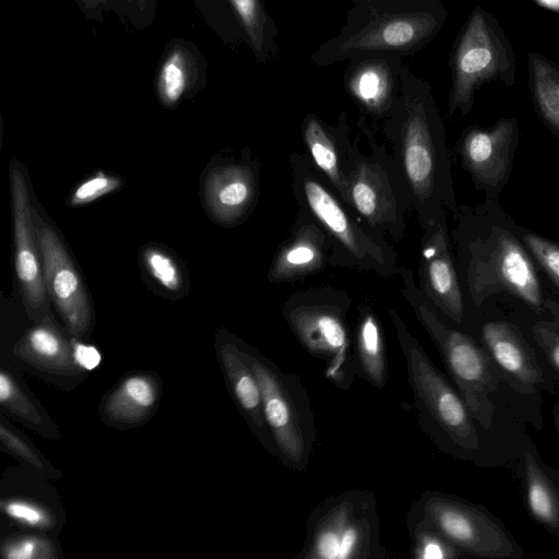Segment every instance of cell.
<instances>
[{"label":"cell","mask_w":559,"mask_h":559,"mask_svg":"<svg viewBox=\"0 0 559 559\" xmlns=\"http://www.w3.org/2000/svg\"><path fill=\"white\" fill-rule=\"evenodd\" d=\"M142 263L148 276L165 292L175 294L183 290V273L176 259L159 246L142 250Z\"/></svg>","instance_id":"32"},{"label":"cell","mask_w":559,"mask_h":559,"mask_svg":"<svg viewBox=\"0 0 559 559\" xmlns=\"http://www.w3.org/2000/svg\"><path fill=\"white\" fill-rule=\"evenodd\" d=\"M328 265H347L346 259L325 228L302 206L290 235L280 246L266 277L287 283L313 275Z\"/></svg>","instance_id":"18"},{"label":"cell","mask_w":559,"mask_h":559,"mask_svg":"<svg viewBox=\"0 0 559 559\" xmlns=\"http://www.w3.org/2000/svg\"><path fill=\"white\" fill-rule=\"evenodd\" d=\"M122 182L123 180L120 177L98 171L75 187L70 198V205L82 206L88 204L119 189Z\"/></svg>","instance_id":"37"},{"label":"cell","mask_w":559,"mask_h":559,"mask_svg":"<svg viewBox=\"0 0 559 559\" xmlns=\"http://www.w3.org/2000/svg\"><path fill=\"white\" fill-rule=\"evenodd\" d=\"M402 295L426 330L474 419L489 430L520 428V415L509 404L496 403L504 380L478 340L445 323L415 283L413 272L401 267ZM521 418V417H520Z\"/></svg>","instance_id":"5"},{"label":"cell","mask_w":559,"mask_h":559,"mask_svg":"<svg viewBox=\"0 0 559 559\" xmlns=\"http://www.w3.org/2000/svg\"><path fill=\"white\" fill-rule=\"evenodd\" d=\"M528 73L535 109L559 139V66L538 52H530Z\"/></svg>","instance_id":"30"},{"label":"cell","mask_w":559,"mask_h":559,"mask_svg":"<svg viewBox=\"0 0 559 559\" xmlns=\"http://www.w3.org/2000/svg\"><path fill=\"white\" fill-rule=\"evenodd\" d=\"M111 12L136 29H145L155 19L157 0H110Z\"/></svg>","instance_id":"38"},{"label":"cell","mask_w":559,"mask_h":559,"mask_svg":"<svg viewBox=\"0 0 559 559\" xmlns=\"http://www.w3.org/2000/svg\"><path fill=\"white\" fill-rule=\"evenodd\" d=\"M382 131L409 189L420 226L457 211L447 133L432 88L407 66L401 73V94Z\"/></svg>","instance_id":"2"},{"label":"cell","mask_w":559,"mask_h":559,"mask_svg":"<svg viewBox=\"0 0 559 559\" xmlns=\"http://www.w3.org/2000/svg\"><path fill=\"white\" fill-rule=\"evenodd\" d=\"M217 354L233 396L251 431L272 455L277 456L264 419L260 384L246 357L243 343L230 336L222 337Z\"/></svg>","instance_id":"25"},{"label":"cell","mask_w":559,"mask_h":559,"mask_svg":"<svg viewBox=\"0 0 559 559\" xmlns=\"http://www.w3.org/2000/svg\"><path fill=\"white\" fill-rule=\"evenodd\" d=\"M0 405L41 433H50L44 417L22 385L5 369L0 372Z\"/></svg>","instance_id":"31"},{"label":"cell","mask_w":559,"mask_h":559,"mask_svg":"<svg viewBox=\"0 0 559 559\" xmlns=\"http://www.w3.org/2000/svg\"><path fill=\"white\" fill-rule=\"evenodd\" d=\"M380 543V519L376 498L364 506L348 522L341 537L337 559H385Z\"/></svg>","instance_id":"29"},{"label":"cell","mask_w":559,"mask_h":559,"mask_svg":"<svg viewBox=\"0 0 559 559\" xmlns=\"http://www.w3.org/2000/svg\"><path fill=\"white\" fill-rule=\"evenodd\" d=\"M71 343L73 358L80 369L92 370L99 365L102 356L96 347L84 344L78 341L76 337Z\"/></svg>","instance_id":"41"},{"label":"cell","mask_w":559,"mask_h":559,"mask_svg":"<svg viewBox=\"0 0 559 559\" xmlns=\"http://www.w3.org/2000/svg\"><path fill=\"white\" fill-rule=\"evenodd\" d=\"M539 5L547 8L549 10L559 11V0H534Z\"/></svg>","instance_id":"44"},{"label":"cell","mask_w":559,"mask_h":559,"mask_svg":"<svg viewBox=\"0 0 559 559\" xmlns=\"http://www.w3.org/2000/svg\"><path fill=\"white\" fill-rule=\"evenodd\" d=\"M354 357L357 377L378 389L388 382V355L382 326L369 304H359Z\"/></svg>","instance_id":"27"},{"label":"cell","mask_w":559,"mask_h":559,"mask_svg":"<svg viewBox=\"0 0 559 559\" xmlns=\"http://www.w3.org/2000/svg\"><path fill=\"white\" fill-rule=\"evenodd\" d=\"M14 354L29 365L55 374H76L81 369L70 343L48 312L28 329L14 346Z\"/></svg>","instance_id":"26"},{"label":"cell","mask_w":559,"mask_h":559,"mask_svg":"<svg viewBox=\"0 0 559 559\" xmlns=\"http://www.w3.org/2000/svg\"><path fill=\"white\" fill-rule=\"evenodd\" d=\"M478 336L514 402L540 403L544 393L556 394L559 379L519 325L507 320H488L481 323Z\"/></svg>","instance_id":"12"},{"label":"cell","mask_w":559,"mask_h":559,"mask_svg":"<svg viewBox=\"0 0 559 559\" xmlns=\"http://www.w3.org/2000/svg\"><path fill=\"white\" fill-rule=\"evenodd\" d=\"M521 239L559 289V243L530 230H522Z\"/></svg>","instance_id":"36"},{"label":"cell","mask_w":559,"mask_h":559,"mask_svg":"<svg viewBox=\"0 0 559 559\" xmlns=\"http://www.w3.org/2000/svg\"><path fill=\"white\" fill-rule=\"evenodd\" d=\"M83 15L94 22L104 23L105 16L111 12L110 0H73Z\"/></svg>","instance_id":"42"},{"label":"cell","mask_w":559,"mask_h":559,"mask_svg":"<svg viewBox=\"0 0 559 559\" xmlns=\"http://www.w3.org/2000/svg\"><path fill=\"white\" fill-rule=\"evenodd\" d=\"M5 559H55L58 557L55 544L41 536H13L1 544Z\"/></svg>","instance_id":"35"},{"label":"cell","mask_w":559,"mask_h":559,"mask_svg":"<svg viewBox=\"0 0 559 559\" xmlns=\"http://www.w3.org/2000/svg\"><path fill=\"white\" fill-rule=\"evenodd\" d=\"M534 343L559 379V330L552 321L540 320L532 328Z\"/></svg>","instance_id":"40"},{"label":"cell","mask_w":559,"mask_h":559,"mask_svg":"<svg viewBox=\"0 0 559 559\" xmlns=\"http://www.w3.org/2000/svg\"><path fill=\"white\" fill-rule=\"evenodd\" d=\"M292 188L299 206L305 207L331 235L347 265L380 276L400 275L397 254L384 236L372 229L347 206L310 158L300 153L290 157Z\"/></svg>","instance_id":"6"},{"label":"cell","mask_w":559,"mask_h":559,"mask_svg":"<svg viewBox=\"0 0 559 559\" xmlns=\"http://www.w3.org/2000/svg\"><path fill=\"white\" fill-rule=\"evenodd\" d=\"M499 202L462 213L455 230L457 258L469 298L475 306L507 293L540 314L545 297L523 242L508 227Z\"/></svg>","instance_id":"3"},{"label":"cell","mask_w":559,"mask_h":559,"mask_svg":"<svg viewBox=\"0 0 559 559\" xmlns=\"http://www.w3.org/2000/svg\"><path fill=\"white\" fill-rule=\"evenodd\" d=\"M350 304L344 292L316 288L289 296L283 307L293 334L325 364L324 376L342 390L349 389L357 377L347 322Z\"/></svg>","instance_id":"8"},{"label":"cell","mask_w":559,"mask_h":559,"mask_svg":"<svg viewBox=\"0 0 559 559\" xmlns=\"http://www.w3.org/2000/svg\"><path fill=\"white\" fill-rule=\"evenodd\" d=\"M158 399L156 379L145 373L124 378L106 397L105 417L114 423L135 424L146 419Z\"/></svg>","instance_id":"28"},{"label":"cell","mask_w":559,"mask_h":559,"mask_svg":"<svg viewBox=\"0 0 559 559\" xmlns=\"http://www.w3.org/2000/svg\"><path fill=\"white\" fill-rule=\"evenodd\" d=\"M0 507L8 518L32 528L50 530L56 524L53 514L47 508L27 499H4Z\"/></svg>","instance_id":"34"},{"label":"cell","mask_w":559,"mask_h":559,"mask_svg":"<svg viewBox=\"0 0 559 559\" xmlns=\"http://www.w3.org/2000/svg\"><path fill=\"white\" fill-rule=\"evenodd\" d=\"M516 463L527 512L547 533L559 537V471L540 457L528 436L516 455Z\"/></svg>","instance_id":"24"},{"label":"cell","mask_w":559,"mask_h":559,"mask_svg":"<svg viewBox=\"0 0 559 559\" xmlns=\"http://www.w3.org/2000/svg\"><path fill=\"white\" fill-rule=\"evenodd\" d=\"M520 133L515 118H501L491 127L473 126L459 143L462 165L477 190L485 191V203L499 202L516 153Z\"/></svg>","instance_id":"15"},{"label":"cell","mask_w":559,"mask_h":559,"mask_svg":"<svg viewBox=\"0 0 559 559\" xmlns=\"http://www.w3.org/2000/svg\"><path fill=\"white\" fill-rule=\"evenodd\" d=\"M545 310L550 314L551 321L559 330V301H557L555 298H546Z\"/></svg>","instance_id":"43"},{"label":"cell","mask_w":559,"mask_h":559,"mask_svg":"<svg viewBox=\"0 0 559 559\" xmlns=\"http://www.w3.org/2000/svg\"><path fill=\"white\" fill-rule=\"evenodd\" d=\"M209 62L191 40L176 37L167 41L155 73V93L165 108H175L207 83Z\"/></svg>","instance_id":"23"},{"label":"cell","mask_w":559,"mask_h":559,"mask_svg":"<svg viewBox=\"0 0 559 559\" xmlns=\"http://www.w3.org/2000/svg\"><path fill=\"white\" fill-rule=\"evenodd\" d=\"M243 349L260 384L264 419L277 457L290 469L302 472L317 439L309 394L298 374L282 370L250 345L243 343Z\"/></svg>","instance_id":"7"},{"label":"cell","mask_w":559,"mask_h":559,"mask_svg":"<svg viewBox=\"0 0 559 559\" xmlns=\"http://www.w3.org/2000/svg\"><path fill=\"white\" fill-rule=\"evenodd\" d=\"M403 57L365 55L349 60L344 83L360 109L383 121L394 110L401 94Z\"/></svg>","instance_id":"19"},{"label":"cell","mask_w":559,"mask_h":559,"mask_svg":"<svg viewBox=\"0 0 559 559\" xmlns=\"http://www.w3.org/2000/svg\"><path fill=\"white\" fill-rule=\"evenodd\" d=\"M373 498L369 490L352 488L321 501L309 514L305 544L294 559H337L345 527Z\"/></svg>","instance_id":"22"},{"label":"cell","mask_w":559,"mask_h":559,"mask_svg":"<svg viewBox=\"0 0 559 559\" xmlns=\"http://www.w3.org/2000/svg\"><path fill=\"white\" fill-rule=\"evenodd\" d=\"M289 1H292V0H289Z\"/></svg>","instance_id":"46"},{"label":"cell","mask_w":559,"mask_h":559,"mask_svg":"<svg viewBox=\"0 0 559 559\" xmlns=\"http://www.w3.org/2000/svg\"><path fill=\"white\" fill-rule=\"evenodd\" d=\"M15 274L28 317L39 320L48 311L41 255L27 179L20 163L10 166Z\"/></svg>","instance_id":"14"},{"label":"cell","mask_w":559,"mask_h":559,"mask_svg":"<svg viewBox=\"0 0 559 559\" xmlns=\"http://www.w3.org/2000/svg\"><path fill=\"white\" fill-rule=\"evenodd\" d=\"M0 440L5 449L20 457L22 461L36 467L41 473L53 475V468L39 455V453L17 432L5 425L0 424Z\"/></svg>","instance_id":"39"},{"label":"cell","mask_w":559,"mask_h":559,"mask_svg":"<svg viewBox=\"0 0 559 559\" xmlns=\"http://www.w3.org/2000/svg\"><path fill=\"white\" fill-rule=\"evenodd\" d=\"M405 360L420 430L442 453L479 466L516 457L527 436L522 428L489 430L472 416L456 388L437 368L394 308H389Z\"/></svg>","instance_id":"1"},{"label":"cell","mask_w":559,"mask_h":559,"mask_svg":"<svg viewBox=\"0 0 559 559\" xmlns=\"http://www.w3.org/2000/svg\"><path fill=\"white\" fill-rule=\"evenodd\" d=\"M45 285L68 332L85 335L92 323V307L81 275L56 230L34 210Z\"/></svg>","instance_id":"13"},{"label":"cell","mask_w":559,"mask_h":559,"mask_svg":"<svg viewBox=\"0 0 559 559\" xmlns=\"http://www.w3.org/2000/svg\"><path fill=\"white\" fill-rule=\"evenodd\" d=\"M346 23L311 55L328 67L365 55L412 56L441 31L448 11L441 0H348Z\"/></svg>","instance_id":"4"},{"label":"cell","mask_w":559,"mask_h":559,"mask_svg":"<svg viewBox=\"0 0 559 559\" xmlns=\"http://www.w3.org/2000/svg\"><path fill=\"white\" fill-rule=\"evenodd\" d=\"M301 134L310 160L338 198L350 207L349 173L355 143L349 136L346 114H341L334 126L307 114L301 124Z\"/></svg>","instance_id":"20"},{"label":"cell","mask_w":559,"mask_h":559,"mask_svg":"<svg viewBox=\"0 0 559 559\" xmlns=\"http://www.w3.org/2000/svg\"><path fill=\"white\" fill-rule=\"evenodd\" d=\"M407 519L430 527L463 555L486 559H521L523 548L506 525L485 507L441 492L425 491Z\"/></svg>","instance_id":"10"},{"label":"cell","mask_w":559,"mask_h":559,"mask_svg":"<svg viewBox=\"0 0 559 559\" xmlns=\"http://www.w3.org/2000/svg\"><path fill=\"white\" fill-rule=\"evenodd\" d=\"M365 154L355 143L349 173L350 207L376 231L401 241L406 216L414 211L402 169L393 153L371 142Z\"/></svg>","instance_id":"11"},{"label":"cell","mask_w":559,"mask_h":559,"mask_svg":"<svg viewBox=\"0 0 559 559\" xmlns=\"http://www.w3.org/2000/svg\"><path fill=\"white\" fill-rule=\"evenodd\" d=\"M421 228L418 287L439 313L453 324L462 325L465 304L452 255L447 212L437 215Z\"/></svg>","instance_id":"17"},{"label":"cell","mask_w":559,"mask_h":559,"mask_svg":"<svg viewBox=\"0 0 559 559\" xmlns=\"http://www.w3.org/2000/svg\"><path fill=\"white\" fill-rule=\"evenodd\" d=\"M412 539L411 554L416 559H456L463 554L425 524L406 518Z\"/></svg>","instance_id":"33"},{"label":"cell","mask_w":559,"mask_h":559,"mask_svg":"<svg viewBox=\"0 0 559 559\" xmlns=\"http://www.w3.org/2000/svg\"><path fill=\"white\" fill-rule=\"evenodd\" d=\"M552 416H554V423L557 430V433L559 436V402L555 404L552 408Z\"/></svg>","instance_id":"45"},{"label":"cell","mask_w":559,"mask_h":559,"mask_svg":"<svg viewBox=\"0 0 559 559\" xmlns=\"http://www.w3.org/2000/svg\"><path fill=\"white\" fill-rule=\"evenodd\" d=\"M452 83L448 115H468L476 92L490 82L512 86L516 62L513 46L496 17L481 7L466 20L451 57Z\"/></svg>","instance_id":"9"},{"label":"cell","mask_w":559,"mask_h":559,"mask_svg":"<svg viewBox=\"0 0 559 559\" xmlns=\"http://www.w3.org/2000/svg\"><path fill=\"white\" fill-rule=\"evenodd\" d=\"M205 25L228 46H243L259 63L278 51L277 26L263 0H192Z\"/></svg>","instance_id":"16"},{"label":"cell","mask_w":559,"mask_h":559,"mask_svg":"<svg viewBox=\"0 0 559 559\" xmlns=\"http://www.w3.org/2000/svg\"><path fill=\"white\" fill-rule=\"evenodd\" d=\"M258 171L248 162H224L211 168L202 185L210 216L222 225H235L249 215L257 200Z\"/></svg>","instance_id":"21"}]
</instances>
